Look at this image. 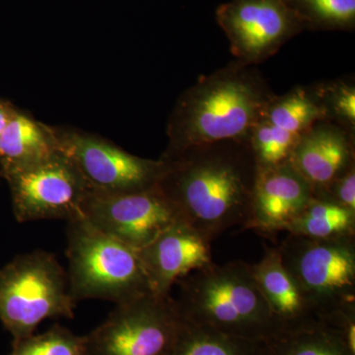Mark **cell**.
I'll return each mask as SVG.
<instances>
[{"instance_id": "obj_19", "label": "cell", "mask_w": 355, "mask_h": 355, "mask_svg": "<svg viewBox=\"0 0 355 355\" xmlns=\"http://www.w3.org/2000/svg\"><path fill=\"white\" fill-rule=\"evenodd\" d=\"M286 231L313 239L350 237L355 236V211L326 198L313 197Z\"/></svg>"}, {"instance_id": "obj_7", "label": "cell", "mask_w": 355, "mask_h": 355, "mask_svg": "<svg viewBox=\"0 0 355 355\" xmlns=\"http://www.w3.org/2000/svg\"><path fill=\"white\" fill-rule=\"evenodd\" d=\"M184 324L172 296L147 294L116 304L104 323L83 336L85 355H170Z\"/></svg>"}, {"instance_id": "obj_17", "label": "cell", "mask_w": 355, "mask_h": 355, "mask_svg": "<svg viewBox=\"0 0 355 355\" xmlns=\"http://www.w3.org/2000/svg\"><path fill=\"white\" fill-rule=\"evenodd\" d=\"M60 151L53 128L18 109L0 135V174L21 171Z\"/></svg>"}, {"instance_id": "obj_23", "label": "cell", "mask_w": 355, "mask_h": 355, "mask_svg": "<svg viewBox=\"0 0 355 355\" xmlns=\"http://www.w3.org/2000/svg\"><path fill=\"white\" fill-rule=\"evenodd\" d=\"M7 355H85L83 336L55 324L41 335H32L12 343Z\"/></svg>"}, {"instance_id": "obj_20", "label": "cell", "mask_w": 355, "mask_h": 355, "mask_svg": "<svg viewBox=\"0 0 355 355\" xmlns=\"http://www.w3.org/2000/svg\"><path fill=\"white\" fill-rule=\"evenodd\" d=\"M263 352L265 343L224 335L184 321L170 355H263Z\"/></svg>"}, {"instance_id": "obj_16", "label": "cell", "mask_w": 355, "mask_h": 355, "mask_svg": "<svg viewBox=\"0 0 355 355\" xmlns=\"http://www.w3.org/2000/svg\"><path fill=\"white\" fill-rule=\"evenodd\" d=\"M251 270L270 312L284 331L317 318L282 263L277 248H266L265 256L258 263L251 265Z\"/></svg>"}, {"instance_id": "obj_21", "label": "cell", "mask_w": 355, "mask_h": 355, "mask_svg": "<svg viewBox=\"0 0 355 355\" xmlns=\"http://www.w3.org/2000/svg\"><path fill=\"white\" fill-rule=\"evenodd\" d=\"M305 29L354 30L355 0H288Z\"/></svg>"}, {"instance_id": "obj_11", "label": "cell", "mask_w": 355, "mask_h": 355, "mask_svg": "<svg viewBox=\"0 0 355 355\" xmlns=\"http://www.w3.org/2000/svg\"><path fill=\"white\" fill-rule=\"evenodd\" d=\"M80 217L137 251L153 242L173 223L182 220L174 205L157 187L130 193L90 191Z\"/></svg>"}, {"instance_id": "obj_3", "label": "cell", "mask_w": 355, "mask_h": 355, "mask_svg": "<svg viewBox=\"0 0 355 355\" xmlns=\"http://www.w3.org/2000/svg\"><path fill=\"white\" fill-rule=\"evenodd\" d=\"M176 284L179 295L175 303L188 323L261 343L270 342L284 331L249 263H211L184 275Z\"/></svg>"}, {"instance_id": "obj_6", "label": "cell", "mask_w": 355, "mask_h": 355, "mask_svg": "<svg viewBox=\"0 0 355 355\" xmlns=\"http://www.w3.org/2000/svg\"><path fill=\"white\" fill-rule=\"evenodd\" d=\"M277 249L315 317L355 305V236L313 239L289 234Z\"/></svg>"}, {"instance_id": "obj_15", "label": "cell", "mask_w": 355, "mask_h": 355, "mask_svg": "<svg viewBox=\"0 0 355 355\" xmlns=\"http://www.w3.org/2000/svg\"><path fill=\"white\" fill-rule=\"evenodd\" d=\"M312 198L309 184L291 163L259 168L251 214L244 229L263 235L286 231Z\"/></svg>"}, {"instance_id": "obj_27", "label": "cell", "mask_w": 355, "mask_h": 355, "mask_svg": "<svg viewBox=\"0 0 355 355\" xmlns=\"http://www.w3.org/2000/svg\"><path fill=\"white\" fill-rule=\"evenodd\" d=\"M0 178H1V174H0Z\"/></svg>"}, {"instance_id": "obj_13", "label": "cell", "mask_w": 355, "mask_h": 355, "mask_svg": "<svg viewBox=\"0 0 355 355\" xmlns=\"http://www.w3.org/2000/svg\"><path fill=\"white\" fill-rule=\"evenodd\" d=\"M137 252L151 291L159 297L171 296L178 280L214 263L210 243L183 220Z\"/></svg>"}, {"instance_id": "obj_5", "label": "cell", "mask_w": 355, "mask_h": 355, "mask_svg": "<svg viewBox=\"0 0 355 355\" xmlns=\"http://www.w3.org/2000/svg\"><path fill=\"white\" fill-rule=\"evenodd\" d=\"M76 302L69 277L48 252L19 254L0 268V321L13 343L34 335L48 319H72Z\"/></svg>"}, {"instance_id": "obj_24", "label": "cell", "mask_w": 355, "mask_h": 355, "mask_svg": "<svg viewBox=\"0 0 355 355\" xmlns=\"http://www.w3.org/2000/svg\"><path fill=\"white\" fill-rule=\"evenodd\" d=\"M316 198H326L355 211V166L331 184L323 195Z\"/></svg>"}, {"instance_id": "obj_2", "label": "cell", "mask_w": 355, "mask_h": 355, "mask_svg": "<svg viewBox=\"0 0 355 355\" xmlns=\"http://www.w3.org/2000/svg\"><path fill=\"white\" fill-rule=\"evenodd\" d=\"M275 97L256 65L239 60L200 77L180 96L167 125L165 151L198 144L249 139Z\"/></svg>"}, {"instance_id": "obj_9", "label": "cell", "mask_w": 355, "mask_h": 355, "mask_svg": "<svg viewBox=\"0 0 355 355\" xmlns=\"http://www.w3.org/2000/svg\"><path fill=\"white\" fill-rule=\"evenodd\" d=\"M3 179L10 189L14 216L19 222L78 218L91 191L76 166L60 151Z\"/></svg>"}, {"instance_id": "obj_14", "label": "cell", "mask_w": 355, "mask_h": 355, "mask_svg": "<svg viewBox=\"0 0 355 355\" xmlns=\"http://www.w3.org/2000/svg\"><path fill=\"white\" fill-rule=\"evenodd\" d=\"M320 197L355 166V135L333 121H316L301 137L289 160Z\"/></svg>"}, {"instance_id": "obj_1", "label": "cell", "mask_w": 355, "mask_h": 355, "mask_svg": "<svg viewBox=\"0 0 355 355\" xmlns=\"http://www.w3.org/2000/svg\"><path fill=\"white\" fill-rule=\"evenodd\" d=\"M157 188L182 220L211 243L245 226L251 214L257 164L249 139L198 144L161 156Z\"/></svg>"}, {"instance_id": "obj_26", "label": "cell", "mask_w": 355, "mask_h": 355, "mask_svg": "<svg viewBox=\"0 0 355 355\" xmlns=\"http://www.w3.org/2000/svg\"><path fill=\"white\" fill-rule=\"evenodd\" d=\"M263 355H266V350H265V352H263Z\"/></svg>"}, {"instance_id": "obj_25", "label": "cell", "mask_w": 355, "mask_h": 355, "mask_svg": "<svg viewBox=\"0 0 355 355\" xmlns=\"http://www.w3.org/2000/svg\"><path fill=\"white\" fill-rule=\"evenodd\" d=\"M17 110V107L13 103L0 98V135L6 130L7 125L12 120Z\"/></svg>"}, {"instance_id": "obj_18", "label": "cell", "mask_w": 355, "mask_h": 355, "mask_svg": "<svg viewBox=\"0 0 355 355\" xmlns=\"http://www.w3.org/2000/svg\"><path fill=\"white\" fill-rule=\"evenodd\" d=\"M266 355H355L326 320L314 318L265 343Z\"/></svg>"}, {"instance_id": "obj_10", "label": "cell", "mask_w": 355, "mask_h": 355, "mask_svg": "<svg viewBox=\"0 0 355 355\" xmlns=\"http://www.w3.org/2000/svg\"><path fill=\"white\" fill-rule=\"evenodd\" d=\"M216 20L236 60L249 65L266 62L305 29L288 0H232L218 7Z\"/></svg>"}, {"instance_id": "obj_4", "label": "cell", "mask_w": 355, "mask_h": 355, "mask_svg": "<svg viewBox=\"0 0 355 355\" xmlns=\"http://www.w3.org/2000/svg\"><path fill=\"white\" fill-rule=\"evenodd\" d=\"M67 256L70 294L76 303L101 299L120 304L153 293L137 250L83 217L67 221Z\"/></svg>"}, {"instance_id": "obj_22", "label": "cell", "mask_w": 355, "mask_h": 355, "mask_svg": "<svg viewBox=\"0 0 355 355\" xmlns=\"http://www.w3.org/2000/svg\"><path fill=\"white\" fill-rule=\"evenodd\" d=\"M323 108L324 120L333 121L355 135V84L336 79L311 85Z\"/></svg>"}, {"instance_id": "obj_8", "label": "cell", "mask_w": 355, "mask_h": 355, "mask_svg": "<svg viewBox=\"0 0 355 355\" xmlns=\"http://www.w3.org/2000/svg\"><path fill=\"white\" fill-rule=\"evenodd\" d=\"M53 128L60 153L76 166L91 191L130 193L157 187L161 159L132 155L104 137L77 128Z\"/></svg>"}, {"instance_id": "obj_12", "label": "cell", "mask_w": 355, "mask_h": 355, "mask_svg": "<svg viewBox=\"0 0 355 355\" xmlns=\"http://www.w3.org/2000/svg\"><path fill=\"white\" fill-rule=\"evenodd\" d=\"M320 120H324L323 108L311 86L275 95L248 139L259 168L289 163L299 139Z\"/></svg>"}]
</instances>
